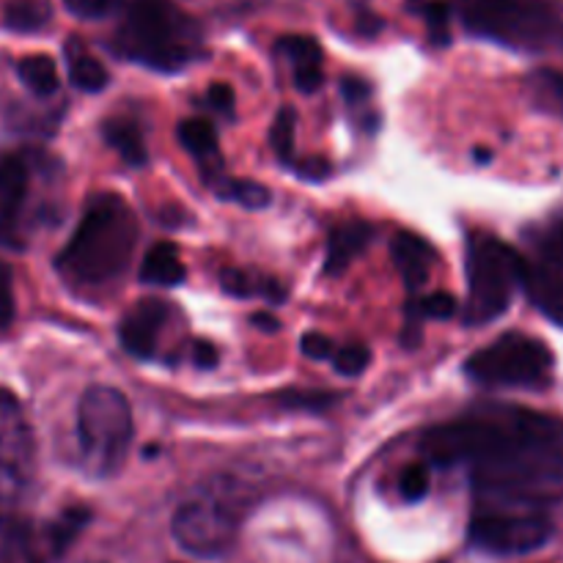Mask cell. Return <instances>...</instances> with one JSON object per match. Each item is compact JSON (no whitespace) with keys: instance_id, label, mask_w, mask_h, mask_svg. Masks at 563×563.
<instances>
[{"instance_id":"4316f807","label":"cell","mask_w":563,"mask_h":563,"mask_svg":"<svg viewBox=\"0 0 563 563\" xmlns=\"http://www.w3.org/2000/svg\"><path fill=\"white\" fill-rule=\"evenodd\" d=\"M410 322H407V330L421 324V317L427 319H451L456 313V300L449 295V291H434V295H427L423 300L410 302Z\"/></svg>"},{"instance_id":"cb8c5ba5","label":"cell","mask_w":563,"mask_h":563,"mask_svg":"<svg viewBox=\"0 0 563 563\" xmlns=\"http://www.w3.org/2000/svg\"><path fill=\"white\" fill-rule=\"evenodd\" d=\"M220 286L223 291H229L231 297H264V300H273L280 302L284 300V289H280L278 280H269V278H258V275H247L242 269H223L220 273Z\"/></svg>"},{"instance_id":"9c48e42d","label":"cell","mask_w":563,"mask_h":563,"mask_svg":"<svg viewBox=\"0 0 563 563\" xmlns=\"http://www.w3.org/2000/svg\"><path fill=\"white\" fill-rule=\"evenodd\" d=\"M553 537V522L544 509L517 504L476 500L471 539L478 550L493 555H520L542 548Z\"/></svg>"},{"instance_id":"7402d4cb","label":"cell","mask_w":563,"mask_h":563,"mask_svg":"<svg viewBox=\"0 0 563 563\" xmlns=\"http://www.w3.org/2000/svg\"><path fill=\"white\" fill-rule=\"evenodd\" d=\"M53 20L47 0H9L3 9V25L14 33H36Z\"/></svg>"},{"instance_id":"f35d334b","label":"cell","mask_w":563,"mask_h":563,"mask_svg":"<svg viewBox=\"0 0 563 563\" xmlns=\"http://www.w3.org/2000/svg\"><path fill=\"white\" fill-rule=\"evenodd\" d=\"M253 322L264 324V330H275V328H278V322H275V319H269V317H253Z\"/></svg>"},{"instance_id":"44dd1931","label":"cell","mask_w":563,"mask_h":563,"mask_svg":"<svg viewBox=\"0 0 563 563\" xmlns=\"http://www.w3.org/2000/svg\"><path fill=\"white\" fill-rule=\"evenodd\" d=\"M526 91L539 110L563 119V71L537 69L528 75Z\"/></svg>"},{"instance_id":"f546056e","label":"cell","mask_w":563,"mask_h":563,"mask_svg":"<svg viewBox=\"0 0 563 563\" xmlns=\"http://www.w3.org/2000/svg\"><path fill=\"white\" fill-rule=\"evenodd\" d=\"M399 489H401V498L410 500V504L427 498V493H429V467L421 465V462H416V465L407 467V471L401 473Z\"/></svg>"},{"instance_id":"5b68a950","label":"cell","mask_w":563,"mask_h":563,"mask_svg":"<svg viewBox=\"0 0 563 563\" xmlns=\"http://www.w3.org/2000/svg\"><path fill=\"white\" fill-rule=\"evenodd\" d=\"M77 443L86 471L110 478L124 467L132 443V410L121 390L93 385L77 407Z\"/></svg>"},{"instance_id":"52a82bcc","label":"cell","mask_w":563,"mask_h":563,"mask_svg":"<svg viewBox=\"0 0 563 563\" xmlns=\"http://www.w3.org/2000/svg\"><path fill=\"white\" fill-rule=\"evenodd\" d=\"M242 506L245 504L236 495L234 484H212L201 495L179 506L174 515V539L181 544V550L198 559H218L234 548Z\"/></svg>"},{"instance_id":"5bb4252c","label":"cell","mask_w":563,"mask_h":563,"mask_svg":"<svg viewBox=\"0 0 563 563\" xmlns=\"http://www.w3.org/2000/svg\"><path fill=\"white\" fill-rule=\"evenodd\" d=\"M278 53L291 64V75H295V86L302 93L319 91L324 82V55L317 38L311 36H284L278 42Z\"/></svg>"},{"instance_id":"ffe728a7","label":"cell","mask_w":563,"mask_h":563,"mask_svg":"<svg viewBox=\"0 0 563 563\" xmlns=\"http://www.w3.org/2000/svg\"><path fill=\"white\" fill-rule=\"evenodd\" d=\"M102 135H104V141H108L110 146L121 154V159H124L126 165H135V168L146 165L148 152H146V143H143V135H141V130H137L135 121L108 119L102 124Z\"/></svg>"},{"instance_id":"4dcf8cb0","label":"cell","mask_w":563,"mask_h":563,"mask_svg":"<svg viewBox=\"0 0 563 563\" xmlns=\"http://www.w3.org/2000/svg\"><path fill=\"white\" fill-rule=\"evenodd\" d=\"M64 3L80 20H102L119 5V0H64Z\"/></svg>"},{"instance_id":"3957f363","label":"cell","mask_w":563,"mask_h":563,"mask_svg":"<svg viewBox=\"0 0 563 563\" xmlns=\"http://www.w3.org/2000/svg\"><path fill=\"white\" fill-rule=\"evenodd\" d=\"M110 44L115 55L148 69L179 71L203 53V31L170 0H130Z\"/></svg>"},{"instance_id":"4fadbf2b","label":"cell","mask_w":563,"mask_h":563,"mask_svg":"<svg viewBox=\"0 0 563 563\" xmlns=\"http://www.w3.org/2000/svg\"><path fill=\"white\" fill-rule=\"evenodd\" d=\"M168 317L170 311L163 300H141L121 319V346L135 357H152Z\"/></svg>"},{"instance_id":"ba28073f","label":"cell","mask_w":563,"mask_h":563,"mask_svg":"<svg viewBox=\"0 0 563 563\" xmlns=\"http://www.w3.org/2000/svg\"><path fill=\"white\" fill-rule=\"evenodd\" d=\"M473 383L487 388H542L553 377L548 344L522 333H506L465 363Z\"/></svg>"},{"instance_id":"9a60e30c","label":"cell","mask_w":563,"mask_h":563,"mask_svg":"<svg viewBox=\"0 0 563 563\" xmlns=\"http://www.w3.org/2000/svg\"><path fill=\"white\" fill-rule=\"evenodd\" d=\"M368 242H372V225L363 220H346V223L335 225L328 236L324 275L339 278L341 273H346V267L366 251Z\"/></svg>"},{"instance_id":"d6a6232c","label":"cell","mask_w":563,"mask_h":563,"mask_svg":"<svg viewBox=\"0 0 563 563\" xmlns=\"http://www.w3.org/2000/svg\"><path fill=\"white\" fill-rule=\"evenodd\" d=\"M278 401H284L286 407H313V410H319V407H328L330 401H335V396H328L322 394V390H289V394H280Z\"/></svg>"},{"instance_id":"30bf717a","label":"cell","mask_w":563,"mask_h":563,"mask_svg":"<svg viewBox=\"0 0 563 563\" xmlns=\"http://www.w3.org/2000/svg\"><path fill=\"white\" fill-rule=\"evenodd\" d=\"M520 258L528 297L550 322L563 328V212L531 229Z\"/></svg>"},{"instance_id":"74e56055","label":"cell","mask_w":563,"mask_h":563,"mask_svg":"<svg viewBox=\"0 0 563 563\" xmlns=\"http://www.w3.org/2000/svg\"><path fill=\"white\" fill-rule=\"evenodd\" d=\"M192 363H196L198 368L218 366V346L209 344V341H196V344H192Z\"/></svg>"},{"instance_id":"60d3db41","label":"cell","mask_w":563,"mask_h":563,"mask_svg":"<svg viewBox=\"0 0 563 563\" xmlns=\"http://www.w3.org/2000/svg\"><path fill=\"white\" fill-rule=\"evenodd\" d=\"M91 563H93V561H91Z\"/></svg>"},{"instance_id":"d590c367","label":"cell","mask_w":563,"mask_h":563,"mask_svg":"<svg viewBox=\"0 0 563 563\" xmlns=\"http://www.w3.org/2000/svg\"><path fill=\"white\" fill-rule=\"evenodd\" d=\"M207 104L214 110V113L231 115L234 113V91H231L225 82H214V86H209Z\"/></svg>"},{"instance_id":"6da1fadb","label":"cell","mask_w":563,"mask_h":563,"mask_svg":"<svg viewBox=\"0 0 563 563\" xmlns=\"http://www.w3.org/2000/svg\"><path fill=\"white\" fill-rule=\"evenodd\" d=\"M429 465L467 467L476 500L544 509L563 498V421L522 407H489L421 440Z\"/></svg>"},{"instance_id":"8992f818","label":"cell","mask_w":563,"mask_h":563,"mask_svg":"<svg viewBox=\"0 0 563 563\" xmlns=\"http://www.w3.org/2000/svg\"><path fill=\"white\" fill-rule=\"evenodd\" d=\"M522 286L520 253L493 234L467 240V324H487L504 317L511 297Z\"/></svg>"},{"instance_id":"1f68e13d","label":"cell","mask_w":563,"mask_h":563,"mask_svg":"<svg viewBox=\"0 0 563 563\" xmlns=\"http://www.w3.org/2000/svg\"><path fill=\"white\" fill-rule=\"evenodd\" d=\"M341 93H344L350 110H363V104L372 99V86H368V80H363V77L350 75L341 80Z\"/></svg>"},{"instance_id":"d6986e66","label":"cell","mask_w":563,"mask_h":563,"mask_svg":"<svg viewBox=\"0 0 563 563\" xmlns=\"http://www.w3.org/2000/svg\"><path fill=\"white\" fill-rule=\"evenodd\" d=\"M185 264H181L179 251L168 242H159L152 251L146 253L141 267V280L143 284L154 286H179L185 280Z\"/></svg>"},{"instance_id":"484cf974","label":"cell","mask_w":563,"mask_h":563,"mask_svg":"<svg viewBox=\"0 0 563 563\" xmlns=\"http://www.w3.org/2000/svg\"><path fill=\"white\" fill-rule=\"evenodd\" d=\"M412 9L427 20L429 33L438 44L451 42V5L443 0H412Z\"/></svg>"},{"instance_id":"ab89813d","label":"cell","mask_w":563,"mask_h":563,"mask_svg":"<svg viewBox=\"0 0 563 563\" xmlns=\"http://www.w3.org/2000/svg\"><path fill=\"white\" fill-rule=\"evenodd\" d=\"M0 563H5V561H3V559H0Z\"/></svg>"},{"instance_id":"2e32d148","label":"cell","mask_w":563,"mask_h":563,"mask_svg":"<svg viewBox=\"0 0 563 563\" xmlns=\"http://www.w3.org/2000/svg\"><path fill=\"white\" fill-rule=\"evenodd\" d=\"M179 141L192 157L198 159L203 170V179L212 185L214 179L223 176V159H220V141L218 130L207 119H185L179 124Z\"/></svg>"},{"instance_id":"e575fe53","label":"cell","mask_w":563,"mask_h":563,"mask_svg":"<svg viewBox=\"0 0 563 563\" xmlns=\"http://www.w3.org/2000/svg\"><path fill=\"white\" fill-rule=\"evenodd\" d=\"M300 350H302V355L313 357V361H324V357L330 361V357H333V352H335V344L328 339V335L308 333V335H302Z\"/></svg>"},{"instance_id":"603a6c76","label":"cell","mask_w":563,"mask_h":563,"mask_svg":"<svg viewBox=\"0 0 563 563\" xmlns=\"http://www.w3.org/2000/svg\"><path fill=\"white\" fill-rule=\"evenodd\" d=\"M16 75H20L22 86L36 97H49L58 91V66L49 55H27L16 64Z\"/></svg>"},{"instance_id":"e0dca14e","label":"cell","mask_w":563,"mask_h":563,"mask_svg":"<svg viewBox=\"0 0 563 563\" xmlns=\"http://www.w3.org/2000/svg\"><path fill=\"white\" fill-rule=\"evenodd\" d=\"M390 256H394L399 273L405 275L407 286H410V289H418V286L427 284L438 253H434V247L429 245L423 236L410 234V231H399L394 245H390Z\"/></svg>"},{"instance_id":"f1b7e54d","label":"cell","mask_w":563,"mask_h":563,"mask_svg":"<svg viewBox=\"0 0 563 563\" xmlns=\"http://www.w3.org/2000/svg\"><path fill=\"white\" fill-rule=\"evenodd\" d=\"M330 361H333L335 372L339 374L357 377V374L368 366V361H372V352H368L366 344H346V346H339Z\"/></svg>"},{"instance_id":"7c38bea8","label":"cell","mask_w":563,"mask_h":563,"mask_svg":"<svg viewBox=\"0 0 563 563\" xmlns=\"http://www.w3.org/2000/svg\"><path fill=\"white\" fill-rule=\"evenodd\" d=\"M31 179L33 165L25 154L0 157V242L14 251L25 245Z\"/></svg>"},{"instance_id":"836d02e7","label":"cell","mask_w":563,"mask_h":563,"mask_svg":"<svg viewBox=\"0 0 563 563\" xmlns=\"http://www.w3.org/2000/svg\"><path fill=\"white\" fill-rule=\"evenodd\" d=\"M14 319V289H11V269L0 264V330H5Z\"/></svg>"},{"instance_id":"8d00e7d4","label":"cell","mask_w":563,"mask_h":563,"mask_svg":"<svg viewBox=\"0 0 563 563\" xmlns=\"http://www.w3.org/2000/svg\"><path fill=\"white\" fill-rule=\"evenodd\" d=\"M297 168V176H302V179H311V181H322L330 176V163L324 157H302L297 159V163H291Z\"/></svg>"},{"instance_id":"d4e9b609","label":"cell","mask_w":563,"mask_h":563,"mask_svg":"<svg viewBox=\"0 0 563 563\" xmlns=\"http://www.w3.org/2000/svg\"><path fill=\"white\" fill-rule=\"evenodd\" d=\"M214 190V196L225 198V201H236L245 209H262L269 203V190L258 181L247 179H229V176H220L209 185Z\"/></svg>"},{"instance_id":"ac0fdd59","label":"cell","mask_w":563,"mask_h":563,"mask_svg":"<svg viewBox=\"0 0 563 563\" xmlns=\"http://www.w3.org/2000/svg\"><path fill=\"white\" fill-rule=\"evenodd\" d=\"M66 66H69V77L80 91L97 93L108 86V69L99 58H93L91 53L86 49V44L80 38L71 36L66 42Z\"/></svg>"},{"instance_id":"83f0119b","label":"cell","mask_w":563,"mask_h":563,"mask_svg":"<svg viewBox=\"0 0 563 563\" xmlns=\"http://www.w3.org/2000/svg\"><path fill=\"white\" fill-rule=\"evenodd\" d=\"M295 130H297V115L291 108H284L273 121V132H269V141H273L275 154H278L280 163L291 165V154H295Z\"/></svg>"},{"instance_id":"277c9868","label":"cell","mask_w":563,"mask_h":563,"mask_svg":"<svg viewBox=\"0 0 563 563\" xmlns=\"http://www.w3.org/2000/svg\"><path fill=\"white\" fill-rule=\"evenodd\" d=\"M451 11L473 36L520 53L563 47L561 0H451Z\"/></svg>"},{"instance_id":"7a4b0ae2","label":"cell","mask_w":563,"mask_h":563,"mask_svg":"<svg viewBox=\"0 0 563 563\" xmlns=\"http://www.w3.org/2000/svg\"><path fill=\"white\" fill-rule=\"evenodd\" d=\"M137 242V220L115 192L88 201L75 234L55 258V269L77 289H104L130 267Z\"/></svg>"},{"instance_id":"8fae6325","label":"cell","mask_w":563,"mask_h":563,"mask_svg":"<svg viewBox=\"0 0 563 563\" xmlns=\"http://www.w3.org/2000/svg\"><path fill=\"white\" fill-rule=\"evenodd\" d=\"M33 465V440L20 405L0 390V531L25 493Z\"/></svg>"}]
</instances>
